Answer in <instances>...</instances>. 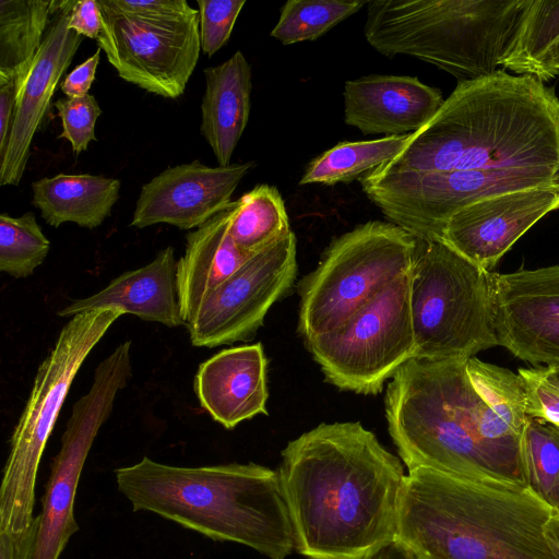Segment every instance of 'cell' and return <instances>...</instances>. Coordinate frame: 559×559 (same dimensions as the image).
Returning <instances> with one entry per match:
<instances>
[{
    "label": "cell",
    "instance_id": "cell-16",
    "mask_svg": "<svg viewBox=\"0 0 559 559\" xmlns=\"http://www.w3.org/2000/svg\"><path fill=\"white\" fill-rule=\"evenodd\" d=\"M254 162L211 167L200 160L166 168L141 188L131 226L197 229L225 209Z\"/></svg>",
    "mask_w": 559,
    "mask_h": 559
},
{
    "label": "cell",
    "instance_id": "cell-39",
    "mask_svg": "<svg viewBox=\"0 0 559 559\" xmlns=\"http://www.w3.org/2000/svg\"><path fill=\"white\" fill-rule=\"evenodd\" d=\"M100 59V49L68 73L60 84V90L67 97H80L88 94L95 80Z\"/></svg>",
    "mask_w": 559,
    "mask_h": 559
},
{
    "label": "cell",
    "instance_id": "cell-36",
    "mask_svg": "<svg viewBox=\"0 0 559 559\" xmlns=\"http://www.w3.org/2000/svg\"><path fill=\"white\" fill-rule=\"evenodd\" d=\"M110 14L152 23H175L199 15L186 0H97Z\"/></svg>",
    "mask_w": 559,
    "mask_h": 559
},
{
    "label": "cell",
    "instance_id": "cell-33",
    "mask_svg": "<svg viewBox=\"0 0 559 559\" xmlns=\"http://www.w3.org/2000/svg\"><path fill=\"white\" fill-rule=\"evenodd\" d=\"M53 106L62 126L58 138L66 139L76 155L86 151L90 143L97 140L95 126L102 109L96 98L91 94L64 97L56 100Z\"/></svg>",
    "mask_w": 559,
    "mask_h": 559
},
{
    "label": "cell",
    "instance_id": "cell-6",
    "mask_svg": "<svg viewBox=\"0 0 559 559\" xmlns=\"http://www.w3.org/2000/svg\"><path fill=\"white\" fill-rule=\"evenodd\" d=\"M532 0H373L364 35L381 55L411 56L457 83L495 73Z\"/></svg>",
    "mask_w": 559,
    "mask_h": 559
},
{
    "label": "cell",
    "instance_id": "cell-24",
    "mask_svg": "<svg viewBox=\"0 0 559 559\" xmlns=\"http://www.w3.org/2000/svg\"><path fill=\"white\" fill-rule=\"evenodd\" d=\"M120 187V180L102 175L58 174L32 183V203L51 227L74 223L93 229L110 215Z\"/></svg>",
    "mask_w": 559,
    "mask_h": 559
},
{
    "label": "cell",
    "instance_id": "cell-21",
    "mask_svg": "<svg viewBox=\"0 0 559 559\" xmlns=\"http://www.w3.org/2000/svg\"><path fill=\"white\" fill-rule=\"evenodd\" d=\"M117 307L144 321L168 328L186 325L179 297L178 260L173 247L162 249L146 265L114 278L90 297L72 300L59 317H73L91 309Z\"/></svg>",
    "mask_w": 559,
    "mask_h": 559
},
{
    "label": "cell",
    "instance_id": "cell-8",
    "mask_svg": "<svg viewBox=\"0 0 559 559\" xmlns=\"http://www.w3.org/2000/svg\"><path fill=\"white\" fill-rule=\"evenodd\" d=\"M416 240L408 273L415 357L468 359L499 345L491 272L443 240Z\"/></svg>",
    "mask_w": 559,
    "mask_h": 559
},
{
    "label": "cell",
    "instance_id": "cell-15",
    "mask_svg": "<svg viewBox=\"0 0 559 559\" xmlns=\"http://www.w3.org/2000/svg\"><path fill=\"white\" fill-rule=\"evenodd\" d=\"M490 281L498 344L535 367H559V265Z\"/></svg>",
    "mask_w": 559,
    "mask_h": 559
},
{
    "label": "cell",
    "instance_id": "cell-25",
    "mask_svg": "<svg viewBox=\"0 0 559 559\" xmlns=\"http://www.w3.org/2000/svg\"><path fill=\"white\" fill-rule=\"evenodd\" d=\"M63 1L0 0V73L16 78L17 90L44 39L50 15Z\"/></svg>",
    "mask_w": 559,
    "mask_h": 559
},
{
    "label": "cell",
    "instance_id": "cell-31",
    "mask_svg": "<svg viewBox=\"0 0 559 559\" xmlns=\"http://www.w3.org/2000/svg\"><path fill=\"white\" fill-rule=\"evenodd\" d=\"M558 39L559 0H532L500 66L519 75H532L537 61Z\"/></svg>",
    "mask_w": 559,
    "mask_h": 559
},
{
    "label": "cell",
    "instance_id": "cell-13",
    "mask_svg": "<svg viewBox=\"0 0 559 559\" xmlns=\"http://www.w3.org/2000/svg\"><path fill=\"white\" fill-rule=\"evenodd\" d=\"M297 271L293 230L253 253L213 288L186 325L195 347L248 341L271 306L290 287Z\"/></svg>",
    "mask_w": 559,
    "mask_h": 559
},
{
    "label": "cell",
    "instance_id": "cell-38",
    "mask_svg": "<svg viewBox=\"0 0 559 559\" xmlns=\"http://www.w3.org/2000/svg\"><path fill=\"white\" fill-rule=\"evenodd\" d=\"M39 524L36 515L33 523L17 533L0 532V559H32Z\"/></svg>",
    "mask_w": 559,
    "mask_h": 559
},
{
    "label": "cell",
    "instance_id": "cell-2",
    "mask_svg": "<svg viewBox=\"0 0 559 559\" xmlns=\"http://www.w3.org/2000/svg\"><path fill=\"white\" fill-rule=\"evenodd\" d=\"M488 167L559 169V99L535 76L498 70L457 83L432 119L373 171Z\"/></svg>",
    "mask_w": 559,
    "mask_h": 559
},
{
    "label": "cell",
    "instance_id": "cell-18",
    "mask_svg": "<svg viewBox=\"0 0 559 559\" xmlns=\"http://www.w3.org/2000/svg\"><path fill=\"white\" fill-rule=\"evenodd\" d=\"M76 1H63L21 83L7 146L0 155V185L19 186L29 157L33 138L50 106L58 83L70 66L83 36L68 28Z\"/></svg>",
    "mask_w": 559,
    "mask_h": 559
},
{
    "label": "cell",
    "instance_id": "cell-17",
    "mask_svg": "<svg viewBox=\"0 0 559 559\" xmlns=\"http://www.w3.org/2000/svg\"><path fill=\"white\" fill-rule=\"evenodd\" d=\"M556 210H559V187L487 198L456 212L447 223L442 240L491 272L520 237Z\"/></svg>",
    "mask_w": 559,
    "mask_h": 559
},
{
    "label": "cell",
    "instance_id": "cell-20",
    "mask_svg": "<svg viewBox=\"0 0 559 559\" xmlns=\"http://www.w3.org/2000/svg\"><path fill=\"white\" fill-rule=\"evenodd\" d=\"M193 390L201 407L226 429L267 415L266 358L260 343L218 352L198 367Z\"/></svg>",
    "mask_w": 559,
    "mask_h": 559
},
{
    "label": "cell",
    "instance_id": "cell-1",
    "mask_svg": "<svg viewBox=\"0 0 559 559\" xmlns=\"http://www.w3.org/2000/svg\"><path fill=\"white\" fill-rule=\"evenodd\" d=\"M280 480L295 549L308 559H369L395 542L406 475L360 423L320 424L282 451Z\"/></svg>",
    "mask_w": 559,
    "mask_h": 559
},
{
    "label": "cell",
    "instance_id": "cell-26",
    "mask_svg": "<svg viewBox=\"0 0 559 559\" xmlns=\"http://www.w3.org/2000/svg\"><path fill=\"white\" fill-rule=\"evenodd\" d=\"M411 134L340 142L308 164L299 183L332 186L359 179L394 158L403 150Z\"/></svg>",
    "mask_w": 559,
    "mask_h": 559
},
{
    "label": "cell",
    "instance_id": "cell-32",
    "mask_svg": "<svg viewBox=\"0 0 559 559\" xmlns=\"http://www.w3.org/2000/svg\"><path fill=\"white\" fill-rule=\"evenodd\" d=\"M50 241L32 212L19 217L0 215V271L26 278L45 261Z\"/></svg>",
    "mask_w": 559,
    "mask_h": 559
},
{
    "label": "cell",
    "instance_id": "cell-29",
    "mask_svg": "<svg viewBox=\"0 0 559 559\" xmlns=\"http://www.w3.org/2000/svg\"><path fill=\"white\" fill-rule=\"evenodd\" d=\"M365 4L357 0H289L282 5L270 35L283 45L314 40Z\"/></svg>",
    "mask_w": 559,
    "mask_h": 559
},
{
    "label": "cell",
    "instance_id": "cell-37",
    "mask_svg": "<svg viewBox=\"0 0 559 559\" xmlns=\"http://www.w3.org/2000/svg\"><path fill=\"white\" fill-rule=\"evenodd\" d=\"M102 27V11L98 1H76L68 21V28L80 36L96 40Z\"/></svg>",
    "mask_w": 559,
    "mask_h": 559
},
{
    "label": "cell",
    "instance_id": "cell-12",
    "mask_svg": "<svg viewBox=\"0 0 559 559\" xmlns=\"http://www.w3.org/2000/svg\"><path fill=\"white\" fill-rule=\"evenodd\" d=\"M131 376V341H126L98 364L88 392L73 404L60 450L50 463L32 559H59L79 530L74 500L85 461Z\"/></svg>",
    "mask_w": 559,
    "mask_h": 559
},
{
    "label": "cell",
    "instance_id": "cell-44",
    "mask_svg": "<svg viewBox=\"0 0 559 559\" xmlns=\"http://www.w3.org/2000/svg\"><path fill=\"white\" fill-rule=\"evenodd\" d=\"M554 374L559 379V367H549Z\"/></svg>",
    "mask_w": 559,
    "mask_h": 559
},
{
    "label": "cell",
    "instance_id": "cell-3",
    "mask_svg": "<svg viewBox=\"0 0 559 559\" xmlns=\"http://www.w3.org/2000/svg\"><path fill=\"white\" fill-rule=\"evenodd\" d=\"M555 514L523 481L416 467L402 488L395 542L418 559H558L544 536Z\"/></svg>",
    "mask_w": 559,
    "mask_h": 559
},
{
    "label": "cell",
    "instance_id": "cell-42",
    "mask_svg": "<svg viewBox=\"0 0 559 559\" xmlns=\"http://www.w3.org/2000/svg\"><path fill=\"white\" fill-rule=\"evenodd\" d=\"M369 559H418L409 549L404 547L399 542H393L386 547L382 548L374 556Z\"/></svg>",
    "mask_w": 559,
    "mask_h": 559
},
{
    "label": "cell",
    "instance_id": "cell-11",
    "mask_svg": "<svg viewBox=\"0 0 559 559\" xmlns=\"http://www.w3.org/2000/svg\"><path fill=\"white\" fill-rule=\"evenodd\" d=\"M408 273L336 329L306 342L329 382L358 394H377L415 357Z\"/></svg>",
    "mask_w": 559,
    "mask_h": 559
},
{
    "label": "cell",
    "instance_id": "cell-34",
    "mask_svg": "<svg viewBox=\"0 0 559 559\" xmlns=\"http://www.w3.org/2000/svg\"><path fill=\"white\" fill-rule=\"evenodd\" d=\"M201 51L216 53L229 40L246 0H197Z\"/></svg>",
    "mask_w": 559,
    "mask_h": 559
},
{
    "label": "cell",
    "instance_id": "cell-30",
    "mask_svg": "<svg viewBox=\"0 0 559 559\" xmlns=\"http://www.w3.org/2000/svg\"><path fill=\"white\" fill-rule=\"evenodd\" d=\"M466 371L481 400L511 429L522 435L530 417L521 376L475 357L466 359Z\"/></svg>",
    "mask_w": 559,
    "mask_h": 559
},
{
    "label": "cell",
    "instance_id": "cell-45",
    "mask_svg": "<svg viewBox=\"0 0 559 559\" xmlns=\"http://www.w3.org/2000/svg\"><path fill=\"white\" fill-rule=\"evenodd\" d=\"M556 515L559 518V511L557 512V514H556Z\"/></svg>",
    "mask_w": 559,
    "mask_h": 559
},
{
    "label": "cell",
    "instance_id": "cell-35",
    "mask_svg": "<svg viewBox=\"0 0 559 559\" xmlns=\"http://www.w3.org/2000/svg\"><path fill=\"white\" fill-rule=\"evenodd\" d=\"M525 386L526 414L559 428V379L546 366L520 368Z\"/></svg>",
    "mask_w": 559,
    "mask_h": 559
},
{
    "label": "cell",
    "instance_id": "cell-40",
    "mask_svg": "<svg viewBox=\"0 0 559 559\" xmlns=\"http://www.w3.org/2000/svg\"><path fill=\"white\" fill-rule=\"evenodd\" d=\"M16 78L0 73V155L3 154L10 134L16 103Z\"/></svg>",
    "mask_w": 559,
    "mask_h": 559
},
{
    "label": "cell",
    "instance_id": "cell-41",
    "mask_svg": "<svg viewBox=\"0 0 559 559\" xmlns=\"http://www.w3.org/2000/svg\"><path fill=\"white\" fill-rule=\"evenodd\" d=\"M559 74V39L537 61L533 76L540 82H547Z\"/></svg>",
    "mask_w": 559,
    "mask_h": 559
},
{
    "label": "cell",
    "instance_id": "cell-9",
    "mask_svg": "<svg viewBox=\"0 0 559 559\" xmlns=\"http://www.w3.org/2000/svg\"><path fill=\"white\" fill-rule=\"evenodd\" d=\"M416 237L393 223L368 222L329 246L300 286L298 331L306 342L325 334L409 272Z\"/></svg>",
    "mask_w": 559,
    "mask_h": 559
},
{
    "label": "cell",
    "instance_id": "cell-19",
    "mask_svg": "<svg viewBox=\"0 0 559 559\" xmlns=\"http://www.w3.org/2000/svg\"><path fill=\"white\" fill-rule=\"evenodd\" d=\"M344 121L362 134L413 133L441 108L442 93L416 76L371 74L344 85Z\"/></svg>",
    "mask_w": 559,
    "mask_h": 559
},
{
    "label": "cell",
    "instance_id": "cell-28",
    "mask_svg": "<svg viewBox=\"0 0 559 559\" xmlns=\"http://www.w3.org/2000/svg\"><path fill=\"white\" fill-rule=\"evenodd\" d=\"M523 481L557 514L559 511V428L528 418L520 439Z\"/></svg>",
    "mask_w": 559,
    "mask_h": 559
},
{
    "label": "cell",
    "instance_id": "cell-14",
    "mask_svg": "<svg viewBox=\"0 0 559 559\" xmlns=\"http://www.w3.org/2000/svg\"><path fill=\"white\" fill-rule=\"evenodd\" d=\"M102 23L97 47L122 80L164 98L185 93L201 52L199 15L152 23L102 11Z\"/></svg>",
    "mask_w": 559,
    "mask_h": 559
},
{
    "label": "cell",
    "instance_id": "cell-5",
    "mask_svg": "<svg viewBox=\"0 0 559 559\" xmlns=\"http://www.w3.org/2000/svg\"><path fill=\"white\" fill-rule=\"evenodd\" d=\"M118 490L133 511H147L213 540L285 559L295 537L278 472L255 463L199 467L144 456L115 469Z\"/></svg>",
    "mask_w": 559,
    "mask_h": 559
},
{
    "label": "cell",
    "instance_id": "cell-10",
    "mask_svg": "<svg viewBox=\"0 0 559 559\" xmlns=\"http://www.w3.org/2000/svg\"><path fill=\"white\" fill-rule=\"evenodd\" d=\"M360 186L382 213L416 238L442 240L449 219L480 200L513 191L559 187V169L488 167L432 173L373 170Z\"/></svg>",
    "mask_w": 559,
    "mask_h": 559
},
{
    "label": "cell",
    "instance_id": "cell-22",
    "mask_svg": "<svg viewBox=\"0 0 559 559\" xmlns=\"http://www.w3.org/2000/svg\"><path fill=\"white\" fill-rule=\"evenodd\" d=\"M240 200L231 201L205 224L186 235V249L178 260V285L186 325L204 297L234 274L253 253L240 250L229 234Z\"/></svg>",
    "mask_w": 559,
    "mask_h": 559
},
{
    "label": "cell",
    "instance_id": "cell-4",
    "mask_svg": "<svg viewBox=\"0 0 559 559\" xmlns=\"http://www.w3.org/2000/svg\"><path fill=\"white\" fill-rule=\"evenodd\" d=\"M391 379L389 432L408 471L490 472L523 481L521 435L475 391L466 359L413 357Z\"/></svg>",
    "mask_w": 559,
    "mask_h": 559
},
{
    "label": "cell",
    "instance_id": "cell-43",
    "mask_svg": "<svg viewBox=\"0 0 559 559\" xmlns=\"http://www.w3.org/2000/svg\"><path fill=\"white\" fill-rule=\"evenodd\" d=\"M544 536L549 547L559 559V518L556 514L545 524Z\"/></svg>",
    "mask_w": 559,
    "mask_h": 559
},
{
    "label": "cell",
    "instance_id": "cell-27",
    "mask_svg": "<svg viewBox=\"0 0 559 559\" xmlns=\"http://www.w3.org/2000/svg\"><path fill=\"white\" fill-rule=\"evenodd\" d=\"M239 200L229 234L243 252L255 253L290 230L284 201L275 187L259 185Z\"/></svg>",
    "mask_w": 559,
    "mask_h": 559
},
{
    "label": "cell",
    "instance_id": "cell-23",
    "mask_svg": "<svg viewBox=\"0 0 559 559\" xmlns=\"http://www.w3.org/2000/svg\"><path fill=\"white\" fill-rule=\"evenodd\" d=\"M204 78L200 133L218 165L228 166L249 120L251 67L238 50L223 63L205 68Z\"/></svg>",
    "mask_w": 559,
    "mask_h": 559
},
{
    "label": "cell",
    "instance_id": "cell-7",
    "mask_svg": "<svg viewBox=\"0 0 559 559\" xmlns=\"http://www.w3.org/2000/svg\"><path fill=\"white\" fill-rule=\"evenodd\" d=\"M122 314L120 308L107 307L71 317L39 365L10 438L0 488V532L17 533L33 523L40 459L71 384L90 353Z\"/></svg>",
    "mask_w": 559,
    "mask_h": 559
}]
</instances>
